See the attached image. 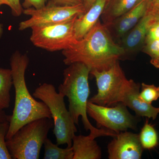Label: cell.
Listing matches in <instances>:
<instances>
[{"label": "cell", "instance_id": "cell-16", "mask_svg": "<svg viewBox=\"0 0 159 159\" xmlns=\"http://www.w3.org/2000/svg\"><path fill=\"white\" fill-rule=\"evenodd\" d=\"M142 0H109L101 15L104 25L130 11Z\"/></svg>", "mask_w": 159, "mask_h": 159}, {"label": "cell", "instance_id": "cell-29", "mask_svg": "<svg viewBox=\"0 0 159 159\" xmlns=\"http://www.w3.org/2000/svg\"><path fill=\"white\" fill-rule=\"evenodd\" d=\"M95 1L96 0H84L83 6L85 9V12L90 8L91 6L95 2Z\"/></svg>", "mask_w": 159, "mask_h": 159}, {"label": "cell", "instance_id": "cell-25", "mask_svg": "<svg viewBox=\"0 0 159 159\" xmlns=\"http://www.w3.org/2000/svg\"><path fill=\"white\" fill-rule=\"evenodd\" d=\"M49 0H24L22 7L25 9L33 8L39 9L46 6V3Z\"/></svg>", "mask_w": 159, "mask_h": 159}, {"label": "cell", "instance_id": "cell-12", "mask_svg": "<svg viewBox=\"0 0 159 159\" xmlns=\"http://www.w3.org/2000/svg\"><path fill=\"white\" fill-rule=\"evenodd\" d=\"M141 84L132 79L127 80L122 90L120 102L131 109L139 117L155 120L159 114V107H156L143 101L139 96Z\"/></svg>", "mask_w": 159, "mask_h": 159}, {"label": "cell", "instance_id": "cell-10", "mask_svg": "<svg viewBox=\"0 0 159 159\" xmlns=\"http://www.w3.org/2000/svg\"><path fill=\"white\" fill-rule=\"evenodd\" d=\"M143 150L139 134L127 131L117 134L107 145L109 159H140Z\"/></svg>", "mask_w": 159, "mask_h": 159}, {"label": "cell", "instance_id": "cell-17", "mask_svg": "<svg viewBox=\"0 0 159 159\" xmlns=\"http://www.w3.org/2000/svg\"><path fill=\"white\" fill-rule=\"evenodd\" d=\"M13 85L11 69L0 68V109L8 108L11 101L10 91Z\"/></svg>", "mask_w": 159, "mask_h": 159}, {"label": "cell", "instance_id": "cell-23", "mask_svg": "<svg viewBox=\"0 0 159 159\" xmlns=\"http://www.w3.org/2000/svg\"><path fill=\"white\" fill-rule=\"evenodd\" d=\"M152 17L148 26L145 42L148 41L159 40V17L152 13Z\"/></svg>", "mask_w": 159, "mask_h": 159}, {"label": "cell", "instance_id": "cell-7", "mask_svg": "<svg viewBox=\"0 0 159 159\" xmlns=\"http://www.w3.org/2000/svg\"><path fill=\"white\" fill-rule=\"evenodd\" d=\"M87 112L96 121L97 128L105 129L117 134L129 129L136 130L140 118L132 115L121 102L111 107L88 102Z\"/></svg>", "mask_w": 159, "mask_h": 159}, {"label": "cell", "instance_id": "cell-24", "mask_svg": "<svg viewBox=\"0 0 159 159\" xmlns=\"http://www.w3.org/2000/svg\"><path fill=\"white\" fill-rule=\"evenodd\" d=\"M2 5H7L11 9V13L15 16H19L23 13L22 6L20 0H0Z\"/></svg>", "mask_w": 159, "mask_h": 159}, {"label": "cell", "instance_id": "cell-15", "mask_svg": "<svg viewBox=\"0 0 159 159\" xmlns=\"http://www.w3.org/2000/svg\"><path fill=\"white\" fill-rule=\"evenodd\" d=\"M97 136L89 134L88 136H74L72 142L73 159H100L102 157L101 148L95 139Z\"/></svg>", "mask_w": 159, "mask_h": 159}, {"label": "cell", "instance_id": "cell-4", "mask_svg": "<svg viewBox=\"0 0 159 159\" xmlns=\"http://www.w3.org/2000/svg\"><path fill=\"white\" fill-rule=\"evenodd\" d=\"M34 98L48 106L54 122L53 132L58 145H66L72 147L73 138L77 132L76 124L66 107L64 96L56 90L51 84L43 83L34 90Z\"/></svg>", "mask_w": 159, "mask_h": 159}, {"label": "cell", "instance_id": "cell-11", "mask_svg": "<svg viewBox=\"0 0 159 159\" xmlns=\"http://www.w3.org/2000/svg\"><path fill=\"white\" fill-rule=\"evenodd\" d=\"M148 7V0H142L130 11L104 25L117 43L145 16Z\"/></svg>", "mask_w": 159, "mask_h": 159}, {"label": "cell", "instance_id": "cell-20", "mask_svg": "<svg viewBox=\"0 0 159 159\" xmlns=\"http://www.w3.org/2000/svg\"><path fill=\"white\" fill-rule=\"evenodd\" d=\"M139 96L143 101L152 105V102L159 98V86L142 83Z\"/></svg>", "mask_w": 159, "mask_h": 159}, {"label": "cell", "instance_id": "cell-14", "mask_svg": "<svg viewBox=\"0 0 159 159\" xmlns=\"http://www.w3.org/2000/svg\"><path fill=\"white\" fill-rule=\"evenodd\" d=\"M109 0H96L87 11L77 17L74 24L75 37L82 39L99 20Z\"/></svg>", "mask_w": 159, "mask_h": 159}, {"label": "cell", "instance_id": "cell-13", "mask_svg": "<svg viewBox=\"0 0 159 159\" xmlns=\"http://www.w3.org/2000/svg\"><path fill=\"white\" fill-rule=\"evenodd\" d=\"M152 17V14L148 10L145 16L118 43L124 51V60L131 59L142 51Z\"/></svg>", "mask_w": 159, "mask_h": 159}, {"label": "cell", "instance_id": "cell-19", "mask_svg": "<svg viewBox=\"0 0 159 159\" xmlns=\"http://www.w3.org/2000/svg\"><path fill=\"white\" fill-rule=\"evenodd\" d=\"M139 140L144 149L151 150L156 148L159 143L157 133L153 125L148 122L146 119L140 133Z\"/></svg>", "mask_w": 159, "mask_h": 159}, {"label": "cell", "instance_id": "cell-9", "mask_svg": "<svg viewBox=\"0 0 159 159\" xmlns=\"http://www.w3.org/2000/svg\"><path fill=\"white\" fill-rule=\"evenodd\" d=\"M85 12L83 4L75 6H59L48 4L39 9L33 8L24 9L23 13L30 16L21 22L19 30L23 31L34 26L47 25L72 19Z\"/></svg>", "mask_w": 159, "mask_h": 159}, {"label": "cell", "instance_id": "cell-1", "mask_svg": "<svg viewBox=\"0 0 159 159\" xmlns=\"http://www.w3.org/2000/svg\"><path fill=\"white\" fill-rule=\"evenodd\" d=\"M62 54L66 65L81 63L91 70H105L117 61L124 60L123 49L114 40L100 20L82 39L77 40Z\"/></svg>", "mask_w": 159, "mask_h": 159}, {"label": "cell", "instance_id": "cell-2", "mask_svg": "<svg viewBox=\"0 0 159 159\" xmlns=\"http://www.w3.org/2000/svg\"><path fill=\"white\" fill-rule=\"evenodd\" d=\"M29 62L27 54L18 51H15L10 58L15 101L12 115L10 116L6 140L11 139L20 128L29 122L42 118L52 119L48 106L43 101L35 99L27 88L25 74Z\"/></svg>", "mask_w": 159, "mask_h": 159}, {"label": "cell", "instance_id": "cell-26", "mask_svg": "<svg viewBox=\"0 0 159 159\" xmlns=\"http://www.w3.org/2000/svg\"><path fill=\"white\" fill-rule=\"evenodd\" d=\"M84 0H49L48 4L55 6H75L83 4Z\"/></svg>", "mask_w": 159, "mask_h": 159}, {"label": "cell", "instance_id": "cell-8", "mask_svg": "<svg viewBox=\"0 0 159 159\" xmlns=\"http://www.w3.org/2000/svg\"><path fill=\"white\" fill-rule=\"evenodd\" d=\"M90 74L96 79L97 93L89 102L104 106H111L120 102L122 90L128 79L119 61L108 70H92Z\"/></svg>", "mask_w": 159, "mask_h": 159}, {"label": "cell", "instance_id": "cell-28", "mask_svg": "<svg viewBox=\"0 0 159 159\" xmlns=\"http://www.w3.org/2000/svg\"><path fill=\"white\" fill-rule=\"evenodd\" d=\"M10 116L6 115L3 110L0 109V122L8 120L9 121Z\"/></svg>", "mask_w": 159, "mask_h": 159}, {"label": "cell", "instance_id": "cell-21", "mask_svg": "<svg viewBox=\"0 0 159 159\" xmlns=\"http://www.w3.org/2000/svg\"><path fill=\"white\" fill-rule=\"evenodd\" d=\"M142 51L150 57L151 64L159 69V40L145 42Z\"/></svg>", "mask_w": 159, "mask_h": 159}, {"label": "cell", "instance_id": "cell-22", "mask_svg": "<svg viewBox=\"0 0 159 159\" xmlns=\"http://www.w3.org/2000/svg\"><path fill=\"white\" fill-rule=\"evenodd\" d=\"M9 121L0 122V159H11L7 148L6 136L9 130Z\"/></svg>", "mask_w": 159, "mask_h": 159}, {"label": "cell", "instance_id": "cell-3", "mask_svg": "<svg viewBox=\"0 0 159 159\" xmlns=\"http://www.w3.org/2000/svg\"><path fill=\"white\" fill-rule=\"evenodd\" d=\"M64 70L63 80L58 88V92L68 99L69 111L76 125H79V119L81 120L84 129L90 131L97 138L112 137L117 133L112 131L94 127L89 121L87 107L90 93L89 85V75L90 69L84 64H71Z\"/></svg>", "mask_w": 159, "mask_h": 159}, {"label": "cell", "instance_id": "cell-27", "mask_svg": "<svg viewBox=\"0 0 159 159\" xmlns=\"http://www.w3.org/2000/svg\"><path fill=\"white\" fill-rule=\"evenodd\" d=\"M149 8L151 10L159 9V0H148Z\"/></svg>", "mask_w": 159, "mask_h": 159}, {"label": "cell", "instance_id": "cell-31", "mask_svg": "<svg viewBox=\"0 0 159 159\" xmlns=\"http://www.w3.org/2000/svg\"><path fill=\"white\" fill-rule=\"evenodd\" d=\"M2 4L0 2V6H2ZM3 33V25L2 24H0V39L2 36Z\"/></svg>", "mask_w": 159, "mask_h": 159}, {"label": "cell", "instance_id": "cell-5", "mask_svg": "<svg viewBox=\"0 0 159 159\" xmlns=\"http://www.w3.org/2000/svg\"><path fill=\"white\" fill-rule=\"evenodd\" d=\"M54 127L52 119L42 118L27 123L6 140L13 159H38L41 149L50 129Z\"/></svg>", "mask_w": 159, "mask_h": 159}, {"label": "cell", "instance_id": "cell-18", "mask_svg": "<svg viewBox=\"0 0 159 159\" xmlns=\"http://www.w3.org/2000/svg\"><path fill=\"white\" fill-rule=\"evenodd\" d=\"M44 147V159H73L74 152L72 147L65 148H60L48 138H47L43 144Z\"/></svg>", "mask_w": 159, "mask_h": 159}, {"label": "cell", "instance_id": "cell-30", "mask_svg": "<svg viewBox=\"0 0 159 159\" xmlns=\"http://www.w3.org/2000/svg\"><path fill=\"white\" fill-rule=\"evenodd\" d=\"M148 11L151 12L152 13H153V14L159 17V9H156V10H151V9H148Z\"/></svg>", "mask_w": 159, "mask_h": 159}, {"label": "cell", "instance_id": "cell-6", "mask_svg": "<svg viewBox=\"0 0 159 159\" xmlns=\"http://www.w3.org/2000/svg\"><path fill=\"white\" fill-rule=\"evenodd\" d=\"M77 17L57 24L32 27L31 42L38 48L51 52L69 48L77 40L74 24Z\"/></svg>", "mask_w": 159, "mask_h": 159}]
</instances>
